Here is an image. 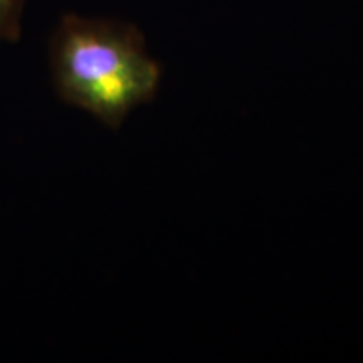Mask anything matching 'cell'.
<instances>
[{"label":"cell","instance_id":"6da1fadb","mask_svg":"<svg viewBox=\"0 0 363 363\" xmlns=\"http://www.w3.org/2000/svg\"><path fill=\"white\" fill-rule=\"evenodd\" d=\"M49 66L57 96L111 130L153 101L162 81V67L138 27L71 12L49 40Z\"/></svg>","mask_w":363,"mask_h":363},{"label":"cell","instance_id":"7a4b0ae2","mask_svg":"<svg viewBox=\"0 0 363 363\" xmlns=\"http://www.w3.org/2000/svg\"><path fill=\"white\" fill-rule=\"evenodd\" d=\"M26 0H0V43H17L22 35Z\"/></svg>","mask_w":363,"mask_h":363}]
</instances>
